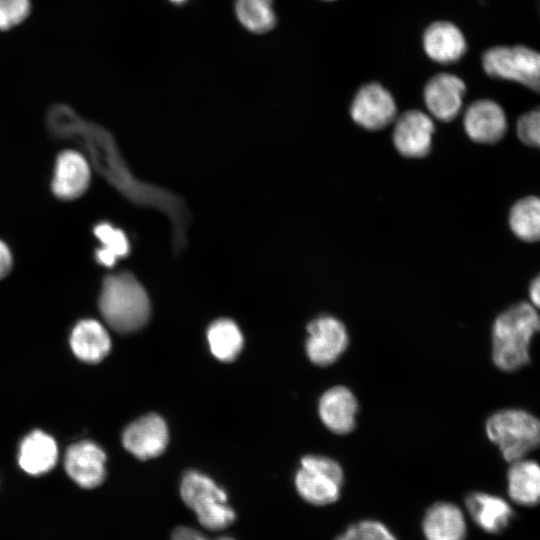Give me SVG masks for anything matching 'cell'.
<instances>
[{
	"mask_svg": "<svg viewBox=\"0 0 540 540\" xmlns=\"http://www.w3.org/2000/svg\"><path fill=\"white\" fill-rule=\"evenodd\" d=\"M540 332V313L520 302L497 316L492 328V359L501 370L513 372L530 362L531 339Z\"/></svg>",
	"mask_w": 540,
	"mask_h": 540,
	"instance_id": "1",
	"label": "cell"
},
{
	"mask_svg": "<svg viewBox=\"0 0 540 540\" xmlns=\"http://www.w3.org/2000/svg\"><path fill=\"white\" fill-rule=\"evenodd\" d=\"M99 308L106 323L118 333L138 330L147 322L150 314L145 289L129 273L105 278Z\"/></svg>",
	"mask_w": 540,
	"mask_h": 540,
	"instance_id": "2",
	"label": "cell"
},
{
	"mask_svg": "<svg viewBox=\"0 0 540 540\" xmlns=\"http://www.w3.org/2000/svg\"><path fill=\"white\" fill-rule=\"evenodd\" d=\"M486 433L510 463L525 458L540 446V420L523 410L495 412L486 422Z\"/></svg>",
	"mask_w": 540,
	"mask_h": 540,
	"instance_id": "3",
	"label": "cell"
},
{
	"mask_svg": "<svg viewBox=\"0 0 540 540\" xmlns=\"http://www.w3.org/2000/svg\"><path fill=\"white\" fill-rule=\"evenodd\" d=\"M180 496L185 505L206 529L217 531L229 527L236 519L235 511L228 504L226 492L211 478L188 471L180 484Z\"/></svg>",
	"mask_w": 540,
	"mask_h": 540,
	"instance_id": "4",
	"label": "cell"
},
{
	"mask_svg": "<svg viewBox=\"0 0 540 540\" xmlns=\"http://www.w3.org/2000/svg\"><path fill=\"white\" fill-rule=\"evenodd\" d=\"M482 67L493 78L521 84L540 93V52L524 45L495 46L481 58Z\"/></svg>",
	"mask_w": 540,
	"mask_h": 540,
	"instance_id": "5",
	"label": "cell"
},
{
	"mask_svg": "<svg viewBox=\"0 0 540 540\" xmlns=\"http://www.w3.org/2000/svg\"><path fill=\"white\" fill-rule=\"evenodd\" d=\"M298 494L309 504L323 506L334 503L341 494L344 472L334 459L323 455H306L295 475Z\"/></svg>",
	"mask_w": 540,
	"mask_h": 540,
	"instance_id": "6",
	"label": "cell"
},
{
	"mask_svg": "<svg viewBox=\"0 0 540 540\" xmlns=\"http://www.w3.org/2000/svg\"><path fill=\"white\" fill-rule=\"evenodd\" d=\"M305 350L315 365L333 364L346 350L349 337L345 325L336 317L321 315L311 320L307 327Z\"/></svg>",
	"mask_w": 540,
	"mask_h": 540,
	"instance_id": "7",
	"label": "cell"
},
{
	"mask_svg": "<svg viewBox=\"0 0 540 540\" xmlns=\"http://www.w3.org/2000/svg\"><path fill=\"white\" fill-rule=\"evenodd\" d=\"M397 107L392 94L378 83H368L355 94L350 115L353 121L367 130H380L396 117Z\"/></svg>",
	"mask_w": 540,
	"mask_h": 540,
	"instance_id": "8",
	"label": "cell"
},
{
	"mask_svg": "<svg viewBox=\"0 0 540 540\" xmlns=\"http://www.w3.org/2000/svg\"><path fill=\"white\" fill-rule=\"evenodd\" d=\"M434 130L433 119L425 112L405 111L394 125L392 135L394 146L405 157H424L431 150Z\"/></svg>",
	"mask_w": 540,
	"mask_h": 540,
	"instance_id": "9",
	"label": "cell"
},
{
	"mask_svg": "<svg viewBox=\"0 0 540 540\" xmlns=\"http://www.w3.org/2000/svg\"><path fill=\"white\" fill-rule=\"evenodd\" d=\"M123 445L136 458L147 460L164 452L168 429L163 418L151 413L132 422L123 433Z\"/></svg>",
	"mask_w": 540,
	"mask_h": 540,
	"instance_id": "10",
	"label": "cell"
},
{
	"mask_svg": "<svg viewBox=\"0 0 540 540\" xmlns=\"http://www.w3.org/2000/svg\"><path fill=\"white\" fill-rule=\"evenodd\" d=\"M465 92L466 85L460 77L451 73H440L426 83L423 99L434 118L448 122L461 111Z\"/></svg>",
	"mask_w": 540,
	"mask_h": 540,
	"instance_id": "11",
	"label": "cell"
},
{
	"mask_svg": "<svg viewBox=\"0 0 540 540\" xmlns=\"http://www.w3.org/2000/svg\"><path fill=\"white\" fill-rule=\"evenodd\" d=\"M463 125L467 136L480 144L498 142L508 127L503 108L490 99L471 103L465 111Z\"/></svg>",
	"mask_w": 540,
	"mask_h": 540,
	"instance_id": "12",
	"label": "cell"
},
{
	"mask_svg": "<svg viewBox=\"0 0 540 540\" xmlns=\"http://www.w3.org/2000/svg\"><path fill=\"white\" fill-rule=\"evenodd\" d=\"M106 455L92 441H80L68 447L65 454V470L80 487L91 489L99 486L105 479Z\"/></svg>",
	"mask_w": 540,
	"mask_h": 540,
	"instance_id": "13",
	"label": "cell"
},
{
	"mask_svg": "<svg viewBox=\"0 0 540 540\" xmlns=\"http://www.w3.org/2000/svg\"><path fill=\"white\" fill-rule=\"evenodd\" d=\"M358 411L353 392L342 385L326 390L318 402V414L324 426L331 432L345 435L354 429Z\"/></svg>",
	"mask_w": 540,
	"mask_h": 540,
	"instance_id": "14",
	"label": "cell"
},
{
	"mask_svg": "<svg viewBox=\"0 0 540 540\" xmlns=\"http://www.w3.org/2000/svg\"><path fill=\"white\" fill-rule=\"evenodd\" d=\"M422 44L426 55L440 64L457 62L467 50L463 32L448 21L431 23L423 33Z\"/></svg>",
	"mask_w": 540,
	"mask_h": 540,
	"instance_id": "15",
	"label": "cell"
},
{
	"mask_svg": "<svg viewBox=\"0 0 540 540\" xmlns=\"http://www.w3.org/2000/svg\"><path fill=\"white\" fill-rule=\"evenodd\" d=\"M89 166L85 158L76 151H64L57 159L52 189L62 199H74L88 187Z\"/></svg>",
	"mask_w": 540,
	"mask_h": 540,
	"instance_id": "16",
	"label": "cell"
},
{
	"mask_svg": "<svg viewBox=\"0 0 540 540\" xmlns=\"http://www.w3.org/2000/svg\"><path fill=\"white\" fill-rule=\"evenodd\" d=\"M422 528L427 540H464L466 536L461 509L448 502H437L430 506L423 518Z\"/></svg>",
	"mask_w": 540,
	"mask_h": 540,
	"instance_id": "17",
	"label": "cell"
},
{
	"mask_svg": "<svg viewBox=\"0 0 540 540\" xmlns=\"http://www.w3.org/2000/svg\"><path fill=\"white\" fill-rule=\"evenodd\" d=\"M466 507L476 524L489 533L503 531L513 517V510L502 498L483 492L470 493Z\"/></svg>",
	"mask_w": 540,
	"mask_h": 540,
	"instance_id": "18",
	"label": "cell"
},
{
	"mask_svg": "<svg viewBox=\"0 0 540 540\" xmlns=\"http://www.w3.org/2000/svg\"><path fill=\"white\" fill-rule=\"evenodd\" d=\"M55 440L41 430L32 431L21 442L18 462L22 470L34 476L49 472L56 464Z\"/></svg>",
	"mask_w": 540,
	"mask_h": 540,
	"instance_id": "19",
	"label": "cell"
},
{
	"mask_svg": "<svg viewBox=\"0 0 540 540\" xmlns=\"http://www.w3.org/2000/svg\"><path fill=\"white\" fill-rule=\"evenodd\" d=\"M73 353L82 361L97 363L110 351L111 341L103 325L93 319L77 323L70 336Z\"/></svg>",
	"mask_w": 540,
	"mask_h": 540,
	"instance_id": "20",
	"label": "cell"
},
{
	"mask_svg": "<svg viewBox=\"0 0 540 540\" xmlns=\"http://www.w3.org/2000/svg\"><path fill=\"white\" fill-rule=\"evenodd\" d=\"M508 494L523 506L540 504V464L528 459L511 463L507 474Z\"/></svg>",
	"mask_w": 540,
	"mask_h": 540,
	"instance_id": "21",
	"label": "cell"
},
{
	"mask_svg": "<svg viewBox=\"0 0 540 540\" xmlns=\"http://www.w3.org/2000/svg\"><path fill=\"white\" fill-rule=\"evenodd\" d=\"M207 340L212 354L220 361H233L241 352L243 336L233 320H215L207 330Z\"/></svg>",
	"mask_w": 540,
	"mask_h": 540,
	"instance_id": "22",
	"label": "cell"
},
{
	"mask_svg": "<svg viewBox=\"0 0 540 540\" xmlns=\"http://www.w3.org/2000/svg\"><path fill=\"white\" fill-rule=\"evenodd\" d=\"M509 226L520 240L540 241V198L528 196L518 200L510 210Z\"/></svg>",
	"mask_w": 540,
	"mask_h": 540,
	"instance_id": "23",
	"label": "cell"
},
{
	"mask_svg": "<svg viewBox=\"0 0 540 540\" xmlns=\"http://www.w3.org/2000/svg\"><path fill=\"white\" fill-rule=\"evenodd\" d=\"M239 22L253 33H266L276 25L273 0H236Z\"/></svg>",
	"mask_w": 540,
	"mask_h": 540,
	"instance_id": "24",
	"label": "cell"
},
{
	"mask_svg": "<svg viewBox=\"0 0 540 540\" xmlns=\"http://www.w3.org/2000/svg\"><path fill=\"white\" fill-rule=\"evenodd\" d=\"M95 235L103 247L96 252V258L104 266L111 267L119 257L128 253L129 244L125 234L107 223L95 227Z\"/></svg>",
	"mask_w": 540,
	"mask_h": 540,
	"instance_id": "25",
	"label": "cell"
},
{
	"mask_svg": "<svg viewBox=\"0 0 540 540\" xmlns=\"http://www.w3.org/2000/svg\"><path fill=\"white\" fill-rule=\"evenodd\" d=\"M30 9V0H0V30H9L23 22Z\"/></svg>",
	"mask_w": 540,
	"mask_h": 540,
	"instance_id": "26",
	"label": "cell"
},
{
	"mask_svg": "<svg viewBox=\"0 0 540 540\" xmlns=\"http://www.w3.org/2000/svg\"><path fill=\"white\" fill-rule=\"evenodd\" d=\"M516 131L525 145L540 149V106L518 119Z\"/></svg>",
	"mask_w": 540,
	"mask_h": 540,
	"instance_id": "27",
	"label": "cell"
},
{
	"mask_svg": "<svg viewBox=\"0 0 540 540\" xmlns=\"http://www.w3.org/2000/svg\"><path fill=\"white\" fill-rule=\"evenodd\" d=\"M345 532L354 540H397L383 523L376 520L360 521L349 526Z\"/></svg>",
	"mask_w": 540,
	"mask_h": 540,
	"instance_id": "28",
	"label": "cell"
},
{
	"mask_svg": "<svg viewBox=\"0 0 540 540\" xmlns=\"http://www.w3.org/2000/svg\"><path fill=\"white\" fill-rule=\"evenodd\" d=\"M171 540H211L205 537L201 532L198 530L187 527V526H179L176 527L172 533H171ZM214 540H234L231 537H219Z\"/></svg>",
	"mask_w": 540,
	"mask_h": 540,
	"instance_id": "29",
	"label": "cell"
},
{
	"mask_svg": "<svg viewBox=\"0 0 540 540\" xmlns=\"http://www.w3.org/2000/svg\"><path fill=\"white\" fill-rule=\"evenodd\" d=\"M12 266V257L8 247L0 241V279L10 271Z\"/></svg>",
	"mask_w": 540,
	"mask_h": 540,
	"instance_id": "30",
	"label": "cell"
},
{
	"mask_svg": "<svg viewBox=\"0 0 540 540\" xmlns=\"http://www.w3.org/2000/svg\"><path fill=\"white\" fill-rule=\"evenodd\" d=\"M529 296L531 304L540 312V274L532 280L529 287Z\"/></svg>",
	"mask_w": 540,
	"mask_h": 540,
	"instance_id": "31",
	"label": "cell"
},
{
	"mask_svg": "<svg viewBox=\"0 0 540 540\" xmlns=\"http://www.w3.org/2000/svg\"><path fill=\"white\" fill-rule=\"evenodd\" d=\"M336 540H354V539L347 532H345L344 534L337 537Z\"/></svg>",
	"mask_w": 540,
	"mask_h": 540,
	"instance_id": "32",
	"label": "cell"
},
{
	"mask_svg": "<svg viewBox=\"0 0 540 540\" xmlns=\"http://www.w3.org/2000/svg\"><path fill=\"white\" fill-rule=\"evenodd\" d=\"M171 2L175 3V4H182L188 0H170Z\"/></svg>",
	"mask_w": 540,
	"mask_h": 540,
	"instance_id": "33",
	"label": "cell"
},
{
	"mask_svg": "<svg viewBox=\"0 0 540 540\" xmlns=\"http://www.w3.org/2000/svg\"><path fill=\"white\" fill-rule=\"evenodd\" d=\"M323 1H334V0H323Z\"/></svg>",
	"mask_w": 540,
	"mask_h": 540,
	"instance_id": "34",
	"label": "cell"
}]
</instances>
